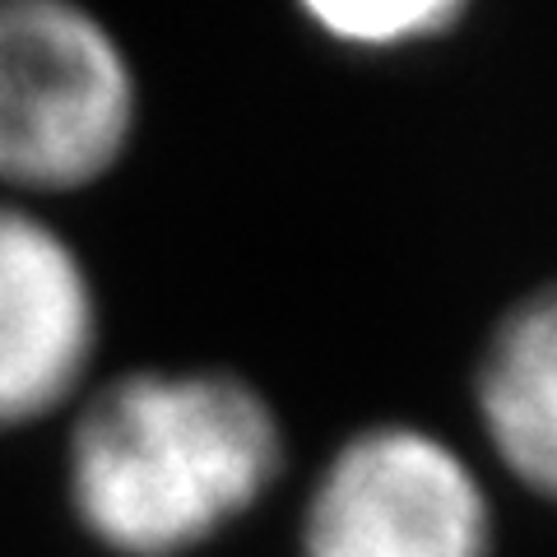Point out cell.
Segmentation results:
<instances>
[{
  "mask_svg": "<svg viewBox=\"0 0 557 557\" xmlns=\"http://www.w3.org/2000/svg\"><path fill=\"white\" fill-rule=\"evenodd\" d=\"M288 432L237 368H126L70 409L61 497L102 557H196L284 483Z\"/></svg>",
  "mask_w": 557,
  "mask_h": 557,
  "instance_id": "cell-1",
  "label": "cell"
},
{
  "mask_svg": "<svg viewBox=\"0 0 557 557\" xmlns=\"http://www.w3.org/2000/svg\"><path fill=\"white\" fill-rule=\"evenodd\" d=\"M145 94L126 42L75 0H0V196L57 200L135 149Z\"/></svg>",
  "mask_w": 557,
  "mask_h": 557,
  "instance_id": "cell-2",
  "label": "cell"
},
{
  "mask_svg": "<svg viewBox=\"0 0 557 557\" xmlns=\"http://www.w3.org/2000/svg\"><path fill=\"white\" fill-rule=\"evenodd\" d=\"M298 557H497V502L456 442L376 418L330 446L307 479Z\"/></svg>",
  "mask_w": 557,
  "mask_h": 557,
  "instance_id": "cell-3",
  "label": "cell"
},
{
  "mask_svg": "<svg viewBox=\"0 0 557 557\" xmlns=\"http://www.w3.org/2000/svg\"><path fill=\"white\" fill-rule=\"evenodd\" d=\"M102 298L38 205L0 196V437L70 413L94 386Z\"/></svg>",
  "mask_w": 557,
  "mask_h": 557,
  "instance_id": "cell-4",
  "label": "cell"
},
{
  "mask_svg": "<svg viewBox=\"0 0 557 557\" xmlns=\"http://www.w3.org/2000/svg\"><path fill=\"white\" fill-rule=\"evenodd\" d=\"M469 413L487 460L557 511V278L516 293L483 330Z\"/></svg>",
  "mask_w": 557,
  "mask_h": 557,
  "instance_id": "cell-5",
  "label": "cell"
},
{
  "mask_svg": "<svg viewBox=\"0 0 557 557\" xmlns=\"http://www.w3.org/2000/svg\"><path fill=\"white\" fill-rule=\"evenodd\" d=\"M311 38L358 61H399L446 47L469 20L465 0H307Z\"/></svg>",
  "mask_w": 557,
  "mask_h": 557,
  "instance_id": "cell-6",
  "label": "cell"
}]
</instances>
